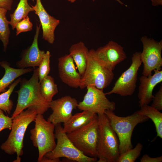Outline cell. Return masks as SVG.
Segmentation results:
<instances>
[{
	"label": "cell",
	"instance_id": "cell-25",
	"mask_svg": "<svg viewBox=\"0 0 162 162\" xmlns=\"http://www.w3.org/2000/svg\"><path fill=\"white\" fill-rule=\"evenodd\" d=\"M20 78L15 80L9 86L8 89L0 94V109L5 113L10 114L13 108L14 103L10 99V97L15 87L21 80Z\"/></svg>",
	"mask_w": 162,
	"mask_h": 162
},
{
	"label": "cell",
	"instance_id": "cell-26",
	"mask_svg": "<svg viewBox=\"0 0 162 162\" xmlns=\"http://www.w3.org/2000/svg\"><path fill=\"white\" fill-rule=\"evenodd\" d=\"M143 148L140 142L132 148L120 155L117 162H134L140 156Z\"/></svg>",
	"mask_w": 162,
	"mask_h": 162
},
{
	"label": "cell",
	"instance_id": "cell-6",
	"mask_svg": "<svg viewBox=\"0 0 162 162\" xmlns=\"http://www.w3.org/2000/svg\"><path fill=\"white\" fill-rule=\"evenodd\" d=\"M98 118L96 114L87 124L67 135L74 146L85 155L97 158Z\"/></svg>",
	"mask_w": 162,
	"mask_h": 162
},
{
	"label": "cell",
	"instance_id": "cell-9",
	"mask_svg": "<svg viewBox=\"0 0 162 162\" xmlns=\"http://www.w3.org/2000/svg\"><path fill=\"white\" fill-rule=\"evenodd\" d=\"M131 64L129 68L123 72L117 80L113 87L106 95L112 94L122 96H130L134 92L137 79L138 71L142 63L141 52H136L131 58Z\"/></svg>",
	"mask_w": 162,
	"mask_h": 162
},
{
	"label": "cell",
	"instance_id": "cell-2",
	"mask_svg": "<svg viewBox=\"0 0 162 162\" xmlns=\"http://www.w3.org/2000/svg\"><path fill=\"white\" fill-rule=\"evenodd\" d=\"M37 115L35 109L29 107L13 118L11 131L0 147L8 154H16L17 158L15 162L21 161L20 157L23 154V139L26 131L29 124L34 121Z\"/></svg>",
	"mask_w": 162,
	"mask_h": 162
},
{
	"label": "cell",
	"instance_id": "cell-34",
	"mask_svg": "<svg viewBox=\"0 0 162 162\" xmlns=\"http://www.w3.org/2000/svg\"><path fill=\"white\" fill-rule=\"evenodd\" d=\"M152 4L154 6L162 5V0H151Z\"/></svg>",
	"mask_w": 162,
	"mask_h": 162
},
{
	"label": "cell",
	"instance_id": "cell-27",
	"mask_svg": "<svg viewBox=\"0 0 162 162\" xmlns=\"http://www.w3.org/2000/svg\"><path fill=\"white\" fill-rule=\"evenodd\" d=\"M51 55L50 52L47 51L38 68L39 82L48 75L50 71V58Z\"/></svg>",
	"mask_w": 162,
	"mask_h": 162
},
{
	"label": "cell",
	"instance_id": "cell-10",
	"mask_svg": "<svg viewBox=\"0 0 162 162\" xmlns=\"http://www.w3.org/2000/svg\"><path fill=\"white\" fill-rule=\"evenodd\" d=\"M143 50L141 57L143 64L142 75L148 76L153 70H160L162 66V40L158 41L146 36L141 37Z\"/></svg>",
	"mask_w": 162,
	"mask_h": 162
},
{
	"label": "cell",
	"instance_id": "cell-3",
	"mask_svg": "<svg viewBox=\"0 0 162 162\" xmlns=\"http://www.w3.org/2000/svg\"><path fill=\"white\" fill-rule=\"evenodd\" d=\"M98 140L97 145L98 162H117L120 156L119 141L104 113L98 115Z\"/></svg>",
	"mask_w": 162,
	"mask_h": 162
},
{
	"label": "cell",
	"instance_id": "cell-19",
	"mask_svg": "<svg viewBox=\"0 0 162 162\" xmlns=\"http://www.w3.org/2000/svg\"><path fill=\"white\" fill-rule=\"evenodd\" d=\"M89 51L84 44L81 41L72 45L69 49V54L82 76L86 69Z\"/></svg>",
	"mask_w": 162,
	"mask_h": 162
},
{
	"label": "cell",
	"instance_id": "cell-18",
	"mask_svg": "<svg viewBox=\"0 0 162 162\" xmlns=\"http://www.w3.org/2000/svg\"><path fill=\"white\" fill-rule=\"evenodd\" d=\"M0 65L5 70L4 75L0 80V94L6 91L7 88L9 87L16 78L34 70V68H14L10 67L9 63L5 61L0 62Z\"/></svg>",
	"mask_w": 162,
	"mask_h": 162
},
{
	"label": "cell",
	"instance_id": "cell-35",
	"mask_svg": "<svg viewBox=\"0 0 162 162\" xmlns=\"http://www.w3.org/2000/svg\"><path fill=\"white\" fill-rule=\"evenodd\" d=\"M68 1L70 2L71 3H73L76 0H67ZM94 2L96 0H92ZM117 2H119L120 4H121L122 5L124 4L120 0H115Z\"/></svg>",
	"mask_w": 162,
	"mask_h": 162
},
{
	"label": "cell",
	"instance_id": "cell-30",
	"mask_svg": "<svg viewBox=\"0 0 162 162\" xmlns=\"http://www.w3.org/2000/svg\"><path fill=\"white\" fill-rule=\"evenodd\" d=\"M151 106L159 111L162 110V85L160 87L158 91L154 96Z\"/></svg>",
	"mask_w": 162,
	"mask_h": 162
},
{
	"label": "cell",
	"instance_id": "cell-4",
	"mask_svg": "<svg viewBox=\"0 0 162 162\" xmlns=\"http://www.w3.org/2000/svg\"><path fill=\"white\" fill-rule=\"evenodd\" d=\"M113 111L106 110L104 114L118 138L120 155L133 148L131 138L135 127L138 124L146 122L149 118L140 114L138 110L126 117L117 116Z\"/></svg>",
	"mask_w": 162,
	"mask_h": 162
},
{
	"label": "cell",
	"instance_id": "cell-32",
	"mask_svg": "<svg viewBox=\"0 0 162 162\" xmlns=\"http://www.w3.org/2000/svg\"><path fill=\"white\" fill-rule=\"evenodd\" d=\"M13 2V0H0V7L10 10Z\"/></svg>",
	"mask_w": 162,
	"mask_h": 162
},
{
	"label": "cell",
	"instance_id": "cell-28",
	"mask_svg": "<svg viewBox=\"0 0 162 162\" xmlns=\"http://www.w3.org/2000/svg\"><path fill=\"white\" fill-rule=\"evenodd\" d=\"M33 24L30 20L28 15L18 22L16 25L15 28L16 30V35L20 33L32 30Z\"/></svg>",
	"mask_w": 162,
	"mask_h": 162
},
{
	"label": "cell",
	"instance_id": "cell-31",
	"mask_svg": "<svg viewBox=\"0 0 162 162\" xmlns=\"http://www.w3.org/2000/svg\"><path fill=\"white\" fill-rule=\"evenodd\" d=\"M162 161V156L156 158H152L148 156L146 154L143 155L140 159V162H161Z\"/></svg>",
	"mask_w": 162,
	"mask_h": 162
},
{
	"label": "cell",
	"instance_id": "cell-23",
	"mask_svg": "<svg viewBox=\"0 0 162 162\" xmlns=\"http://www.w3.org/2000/svg\"><path fill=\"white\" fill-rule=\"evenodd\" d=\"M40 83V89L43 98L50 102L52 100L53 96L58 92L57 85L54 79L48 75L44 78Z\"/></svg>",
	"mask_w": 162,
	"mask_h": 162
},
{
	"label": "cell",
	"instance_id": "cell-36",
	"mask_svg": "<svg viewBox=\"0 0 162 162\" xmlns=\"http://www.w3.org/2000/svg\"></svg>",
	"mask_w": 162,
	"mask_h": 162
},
{
	"label": "cell",
	"instance_id": "cell-24",
	"mask_svg": "<svg viewBox=\"0 0 162 162\" xmlns=\"http://www.w3.org/2000/svg\"><path fill=\"white\" fill-rule=\"evenodd\" d=\"M8 10L0 7V40L2 41L4 50L6 51L9 44L10 31L9 21L6 14Z\"/></svg>",
	"mask_w": 162,
	"mask_h": 162
},
{
	"label": "cell",
	"instance_id": "cell-17",
	"mask_svg": "<svg viewBox=\"0 0 162 162\" xmlns=\"http://www.w3.org/2000/svg\"><path fill=\"white\" fill-rule=\"evenodd\" d=\"M153 75H143L139 79L140 84L138 88V97L139 106L148 105L151 101L154 96L152 92L155 87L162 81V70H154Z\"/></svg>",
	"mask_w": 162,
	"mask_h": 162
},
{
	"label": "cell",
	"instance_id": "cell-7",
	"mask_svg": "<svg viewBox=\"0 0 162 162\" xmlns=\"http://www.w3.org/2000/svg\"><path fill=\"white\" fill-rule=\"evenodd\" d=\"M114 77L113 71L99 62L91 49L89 51L86 69L82 76L79 88L83 89L87 86H93L103 90L110 84Z\"/></svg>",
	"mask_w": 162,
	"mask_h": 162
},
{
	"label": "cell",
	"instance_id": "cell-8",
	"mask_svg": "<svg viewBox=\"0 0 162 162\" xmlns=\"http://www.w3.org/2000/svg\"><path fill=\"white\" fill-rule=\"evenodd\" d=\"M55 137L57 140L56 147L52 151L46 153L44 157L48 158L56 159L64 157L78 162H94L97 157L88 156L78 149L68 137L63 130L61 124L55 126Z\"/></svg>",
	"mask_w": 162,
	"mask_h": 162
},
{
	"label": "cell",
	"instance_id": "cell-22",
	"mask_svg": "<svg viewBox=\"0 0 162 162\" xmlns=\"http://www.w3.org/2000/svg\"><path fill=\"white\" fill-rule=\"evenodd\" d=\"M33 11V7L28 4V0H20L14 12L10 14V20L9 23L12 29L14 30L16 24L28 15L30 12Z\"/></svg>",
	"mask_w": 162,
	"mask_h": 162
},
{
	"label": "cell",
	"instance_id": "cell-21",
	"mask_svg": "<svg viewBox=\"0 0 162 162\" xmlns=\"http://www.w3.org/2000/svg\"><path fill=\"white\" fill-rule=\"evenodd\" d=\"M140 107L139 113L151 119L154 123L157 136L162 138V113L151 106L144 105Z\"/></svg>",
	"mask_w": 162,
	"mask_h": 162
},
{
	"label": "cell",
	"instance_id": "cell-1",
	"mask_svg": "<svg viewBox=\"0 0 162 162\" xmlns=\"http://www.w3.org/2000/svg\"><path fill=\"white\" fill-rule=\"evenodd\" d=\"M20 83V89L15 92L18 94L17 103L12 118L29 107L35 109L37 114L43 115L50 108V102L41 94L38 68H34L32 75L29 80L21 79Z\"/></svg>",
	"mask_w": 162,
	"mask_h": 162
},
{
	"label": "cell",
	"instance_id": "cell-33",
	"mask_svg": "<svg viewBox=\"0 0 162 162\" xmlns=\"http://www.w3.org/2000/svg\"><path fill=\"white\" fill-rule=\"evenodd\" d=\"M60 158L51 159L44 156L41 160L40 162H60Z\"/></svg>",
	"mask_w": 162,
	"mask_h": 162
},
{
	"label": "cell",
	"instance_id": "cell-11",
	"mask_svg": "<svg viewBox=\"0 0 162 162\" xmlns=\"http://www.w3.org/2000/svg\"><path fill=\"white\" fill-rule=\"evenodd\" d=\"M86 88L87 92L83 100L78 103L79 110L90 111L97 115L104 114L106 110H115V103L109 100L103 90L93 86H88Z\"/></svg>",
	"mask_w": 162,
	"mask_h": 162
},
{
	"label": "cell",
	"instance_id": "cell-12",
	"mask_svg": "<svg viewBox=\"0 0 162 162\" xmlns=\"http://www.w3.org/2000/svg\"><path fill=\"white\" fill-rule=\"evenodd\" d=\"M92 50L94 56L99 62L112 71L118 64L127 58L123 47L112 40L96 50Z\"/></svg>",
	"mask_w": 162,
	"mask_h": 162
},
{
	"label": "cell",
	"instance_id": "cell-14",
	"mask_svg": "<svg viewBox=\"0 0 162 162\" xmlns=\"http://www.w3.org/2000/svg\"><path fill=\"white\" fill-rule=\"evenodd\" d=\"M58 68L59 77L63 82L73 88L79 87L82 76L77 71L74 60L69 54L59 58Z\"/></svg>",
	"mask_w": 162,
	"mask_h": 162
},
{
	"label": "cell",
	"instance_id": "cell-13",
	"mask_svg": "<svg viewBox=\"0 0 162 162\" xmlns=\"http://www.w3.org/2000/svg\"><path fill=\"white\" fill-rule=\"evenodd\" d=\"M78 103L74 98L66 95L50 103V108L52 111L47 121L55 126L67 122L72 116L73 110L77 107Z\"/></svg>",
	"mask_w": 162,
	"mask_h": 162
},
{
	"label": "cell",
	"instance_id": "cell-5",
	"mask_svg": "<svg viewBox=\"0 0 162 162\" xmlns=\"http://www.w3.org/2000/svg\"><path fill=\"white\" fill-rule=\"evenodd\" d=\"M34 127L30 131V138L33 146L38 148V162L47 153L53 150L56 145L55 126L46 120L43 115L37 114L34 121Z\"/></svg>",
	"mask_w": 162,
	"mask_h": 162
},
{
	"label": "cell",
	"instance_id": "cell-20",
	"mask_svg": "<svg viewBox=\"0 0 162 162\" xmlns=\"http://www.w3.org/2000/svg\"><path fill=\"white\" fill-rule=\"evenodd\" d=\"M95 114L90 111L84 110L72 115L63 123V131L67 134L80 128L88 123Z\"/></svg>",
	"mask_w": 162,
	"mask_h": 162
},
{
	"label": "cell",
	"instance_id": "cell-16",
	"mask_svg": "<svg viewBox=\"0 0 162 162\" xmlns=\"http://www.w3.org/2000/svg\"><path fill=\"white\" fill-rule=\"evenodd\" d=\"M40 26V24L39 26L37 24L36 31L32 44L25 50L21 59L16 63V66L18 68L38 67L44 58L46 52L40 50L38 45V38Z\"/></svg>",
	"mask_w": 162,
	"mask_h": 162
},
{
	"label": "cell",
	"instance_id": "cell-15",
	"mask_svg": "<svg viewBox=\"0 0 162 162\" xmlns=\"http://www.w3.org/2000/svg\"><path fill=\"white\" fill-rule=\"evenodd\" d=\"M33 7L38 16L43 31V38L50 44L53 43L55 39L54 32L60 21L50 15L45 9L41 0H36Z\"/></svg>",
	"mask_w": 162,
	"mask_h": 162
},
{
	"label": "cell",
	"instance_id": "cell-29",
	"mask_svg": "<svg viewBox=\"0 0 162 162\" xmlns=\"http://www.w3.org/2000/svg\"><path fill=\"white\" fill-rule=\"evenodd\" d=\"M3 112L0 109V132L7 129L11 130L13 123L12 117L6 116Z\"/></svg>",
	"mask_w": 162,
	"mask_h": 162
}]
</instances>
